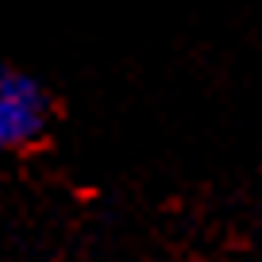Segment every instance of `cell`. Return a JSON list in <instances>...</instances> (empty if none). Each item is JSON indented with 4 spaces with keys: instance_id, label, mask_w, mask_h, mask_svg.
<instances>
[{
    "instance_id": "obj_1",
    "label": "cell",
    "mask_w": 262,
    "mask_h": 262,
    "mask_svg": "<svg viewBox=\"0 0 262 262\" xmlns=\"http://www.w3.org/2000/svg\"><path fill=\"white\" fill-rule=\"evenodd\" d=\"M50 127V93L16 66H0V150H27Z\"/></svg>"
}]
</instances>
